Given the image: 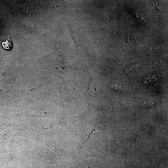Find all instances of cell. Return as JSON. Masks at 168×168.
<instances>
[{
    "label": "cell",
    "instance_id": "cell-1",
    "mask_svg": "<svg viewBox=\"0 0 168 168\" xmlns=\"http://www.w3.org/2000/svg\"><path fill=\"white\" fill-rule=\"evenodd\" d=\"M2 44L3 48L4 49L9 50L10 51H11V50L13 47V44L12 41L10 39L9 37L5 41L2 42Z\"/></svg>",
    "mask_w": 168,
    "mask_h": 168
},
{
    "label": "cell",
    "instance_id": "cell-2",
    "mask_svg": "<svg viewBox=\"0 0 168 168\" xmlns=\"http://www.w3.org/2000/svg\"><path fill=\"white\" fill-rule=\"evenodd\" d=\"M134 36L133 35L132 37V40L136 41L137 40L136 37Z\"/></svg>",
    "mask_w": 168,
    "mask_h": 168
}]
</instances>
